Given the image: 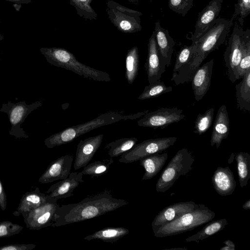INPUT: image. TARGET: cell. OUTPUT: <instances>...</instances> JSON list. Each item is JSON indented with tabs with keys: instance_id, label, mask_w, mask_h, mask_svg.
<instances>
[{
	"instance_id": "obj_1",
	"label": "cell",
	"mask_w": 250,
	"mask_h": 250,
	"mask_svg": "<svg viewBox=\"0 0 250 250\" xmlns=\"http://www.w3.org/2000/svg\"><path fill=\"white\" fill-rule=\"evenodd\" d=\"M233 20L219 18L215 19L192 44L194 52L189 61L171 79L176 85L184 84L191 78L202 62L211 52L218 49L226 41Z\"/></svg>"
},
{
	"instance_id": "obj_2",
	"label": "cell",
	"mask_w": 250,
	"mask_h": 250,
	"mask_svg": "<svg viewBox=\"0 0 250 250\" xmlns=\"http://www.w3.org/2000/svg\"><path fill=\"white\" fill-rule=\"evenodd\" d=\"M128 204L124 199L113 197L111 191L105 189L78 203L59 206L52 227H58L93 219Z\"/></svg>"
},
{
	"instance_id": "obj_3",
	"label": "cell",
	"mask_w": 250,
	"mask_h": 250,
	"mask_svg": "<svg viewBox=\"0 0 250 250\" xmlns=\"http://www.w3.org/2000/svg\"><path fill=\"white\" fill-rule=\"evenodd\" d=\"M148 112L147 110L131 115H124L123 111H108L86 123L67 127L55 133L45 139L44 142L47 148H52L70 143L78 137L98 127L122 120L137 119Z\"/></svg>"
},
{
	"instance_id": "obj_4",
	"label": "cell",
	"mask_w": 250,
	"mask_h": 250,
	"mask_svg": "<svg viewBox=\"0 0 250 250\" xmlns=\"http://www.w3.org/2000/svg\"><path fill=\"white\" fill-rule=\"evenodd\" d=\"M40 51L50 64L71 71L80 76L94 81L110 82L106 72L96 69L81 63L66 49L60 47H42Z\"/></svg>"
},
{
	"instance_id": "obj_5",
	"label": "cell",
	"mask_w": 250,
	"mask_h": 250,
	"mask_svg": "<svg viewBox=\"0 0 250 250\" xmlns=\"http://www.w3.org/2000/svg\"><path fill=\"white\" fill-rule=\"evenodd\" d=\"M215 213L204 204H199L197 208L187 212L177 219L158 228L153 229L156 237H164L179 234L192 230L212 221Z\"/></svg>"
},
{
	"instance_id": "obj_6",
	"label": "cell",
	"mask_w": 250,
	"mask_h": 250,
	"mask_svg": "<svg viewBox=\"0 0 250 250\" xmlns=\"http://www.w3.org/2000/svg\"><path fill=\"white\" fill-rule=\"evenodd\" d=\"M194 158L191 153L183 148L177 151L164 168L156 185L158 192H165L172 187L181 176H185L192 168Z\"/></svg>"
},
{
	"instance_id": "obj_7",
	"label": "cell",
	"mask_w": 250,
	"mask_h": 250,
	"mask_svg": "<svg viewBox=\"0 0 250 250\" xmlns=\"http://www.w3.org/2000/svg\"><path fill=\"white\" fill-rule=\"evenodd\" d=\"M250 41V30H243V26L237 23L233 29L224 54L229 80L234 83L238 79V66L242 58L245 47Z\"/></svg>"
},
{
	"instance_id": "obj_8",
	"label": "cell",
	"mask_w": 250,
	"mask_h": 250,
	"mask_svg": "<svg viewBox=\"0 0 250 250\" xmlns=\"http://www.w3.org/2000/svg\"><path fill=\"white\" fill-rule=\"evenodd\" d=\"M106 11L108 19L120 31L133 33L142 30L140 17L142 13L126 7L113 0H107Z\"/></svg>"
},
{
	"instance_id": "obj_9",
	"label": "cell",
	"mask_w": 250,
	"mask_h": 250,
	"mask_svg": "<svg viewBox=\"0 0 250 250\" xmlns=\"http://www.w3.org/2000/svg\"><path fill=\"white\" fill-rule=\"evenodd\" d=\"M43 103L42 100L36 101L31 104H27L24 101L13 103L8 101L2 104L0 111L8 115L11 124L9 134L17 139L28 137L21 125L23 123L28 115L33 110L41 106Z\"/></svg>"
},
{
	"instance_id": "obj_10",
	"label": "cell",
	"mask_w": 250,
	"mask_h": 250,
	"mask_svg": "<svg viewBox=\"0 0 250 250\" xmlns=\"http://www.w3.org/2000/svg\"><path fill=\"white\" fill-rule=\"evenodd\" d=\"M176 137L149 139L135 144L130 149L123 153L119 162L131 163L156 153L162 152L173 145Z\"/></svg>"
},
{
	"instance_id": "obj_11",
	"label": "cell",
	"mask_w": 250,
	"mask_h": 250,
	"mask_svg": "<svg viewBox=\"0 0 250 250\" xmlns=\"http://www.w3.org/2000/svg\"><path fill=\"white\" fill-rule=\"evenodd\" d=\"M57 201L47 197L44 204L22 216L26 227L30 229L38 230L52 227L59 207Z\"/></svg>"
},
{
	"instance_id": "obj_12",
	"label": "cell",
	"mask_w": 250,
	"mask_h": 250,
	"mask_svg": "<svg viewBox=\"0 0 250 250\" xmlns=\"http://www.w3.org/2000/svg\"><path fill=\"white\" fill-rule=\"evenodd\" d=\"M183 110L177 108L162 107L147 112L137 121L140 126L164 128L171 124L178 122L184 119Z\"/></svg>"
},
{
	"instance_id": "obj_13",
	"label": "cell",
	"mask_w": 250,
	"mask_h": 250,
	"mask_svg": "<svg viewBox=\"0 0 250 250\" xmlns=\"http://www.w3.org/2000/svg\"><path fill=\"white\" fill-rule=\"evenodd\" d=\"M145 68L149 83L160 80L162 75L166 70V65L161 61L158 54L154 31L148 40L147 56Z\"/></svg>"
},
{
	"instance_id": "obj_14",
	"label": "cell",
	"mask_w": 250,
	"mask_h": 250,
	"mask_svg": "<svg viewBox=\"0 0 250 250\" xmlns=\"http://www.w3.org/2000/svg\"><path fill=\"white\" fill-rule=\"evenodd\" d=\"M73 156L70 154L62 156L53 161L39 178L41 184H47L66 178L70 173Z\"/></svg>"
},
{
	"instance_id": "obj_15",
	"label": "cell",
	"mask_w": 250,
	"mask_h": 250,
	"mask_svg": "<svg viewBox=\"0 0 250 250\" xmlns=\"http://www.w3.org/2000/svg\"><path fill=\"white\" fill-rule=\"evenodd\" d=\"M199 204L192 201L173 204L163 209L156 216L151 223L152 230L180 217L183 214L197 208Z\"/></svg>"
},
{
	"instance_id": "obj_16",
	"label": "cell",
	"mask_w": 250,
	"mask_h": 250,
	"mask_svg": "<svg viewBox=\"0 0 250 250\" xmlns=\"http://www.w3.org/2000/svg\"><path fill=\"white\" fill-rule=\"evenodd\" d=\"M104 135L100 134L81 140L77 145L73 167L77 170L86 166L102 144Z\"/></svg>"
},
{
	"instance_id": "obj_17",
	"label": "cell",
	"mask_w": 250,
	"mask_h": 250,
	"mask_svg": "<svg viewBox=\"0 0 250 250\" xmlns=\"http://www.w3.org/2000/svg\"><path fill=\"white\" fill-rule=\"evenodd\" d=\"M82 172H72L68 176L53 184L46 191L48 198L58 200L73 195L74 189L84 181Z\"/></svg>"
},
{
	"instance_id": "obj_18",
	"label": "cell",
	"mask_w": 250,
	"mask_h": 250,
	"mask_svg": "<svg viewBox=\"0 0 250 250\" xmlns=\"http://www.w3.org/2000/svg\"><path fill=\"white\" fill-rule=\"evenodd\" d=\"M214 59L205 63L195 71L191 78L194 98L199 101L208 91L210 84Z\"/></svg>"
},
{
	"instance_id": "obj_19",
	"label": "cell",
	"mask_w": 250,
	"mask_h": 250,
	"mask_svg": "<svg viewBox=\"0 0 250 250\" xmlns=\"http://www.w3.org/2000/svg\"><path fill=\"white\" fill-rule=\"evenodd\" d=\"M224 0H211L199 13L194 33L189 38L193 42L218 16Z\"/></svg>"
},
{
	"instance_id": "obj_20",
	"label": "cell",
	"mask_w": 250,
	"mask_h": 250,
	"mask_svg": "<svg viewBox=\"0 0 250 250\" xmlns=\"http://www.w3.org/2000/svg\"><path fill=\"white\" fill-rule=\"evenodd\" d=\"M154 32L159 56L166 66L168 67L173 52L174 41L168 31L161 26L159 21L155 22Z\"/></svg>"
},
{
	"instance_id": "obj_21",
	"label": "cell",
	"mask_w": 250,
	"mask_h": 250,
	"mask_svg": "<svg viewBox=\"0 0 250 250\" xmlns=\"http://www.w3.org/2000/svg\"><path fill=\"white\" fill-rule=\"evenodd\" d=\"M211 181L216 191L223 196L231 195L236 186L233 173L229 167H218L213 173Z\"/></svg>"
},
{
	"instance_id": "obj_22",
	"label": "cell",
	"mask_w": 250,
	"mask_h": 250,
	"mask_svg": "<svg viewBox=\"0 0 250 250\" xmlns=\"http://www.w3.org/2000/svg\"><path fill=\"white\" fill-rule=\"evenodd\" d=\"M229 131V120L227 106L221 105L217 113L213 123L210 138V145L213 147L215 145L217 148L220 146L222 141L226 139Z\"/></svg>"
},
{
	"instance_id": "obj_23",
	"label": "cell",
	"mask_w": 250,
	"mask_h": 250,
	"mask_svg": "<svg viewBox=\"0 0 250 250\" xmlns=\"http://www.w3.org/2000/svg\"><path fill=\"white\" fill-rule=\"evenodd\" d=\"M47 200L45 194L42 193L38 188L35 190L26 192L21 199L17 210L13 214L16 216H24L34 209L44 204Z\"/></svg>"
},
{
	"instance_id": "obj_24",
	"label": "cell",
	"mask_w": 250,
	"mask_h": 250,
	"mask_svg": "<svg viewBox=\"0 0 250 250\" xmlns=\"http://www.w3.org/2000/svg\"><path fill=\"white\" fill-rule=\"evenodd\" d=\"M168 154L156 153L140 160V163L145 170L142 180H149L156 176L165 165Z\"/></svg>"
},
{
	"instance_id": "obj_25",
	"label": "cell",
	"mask_w": 250,
	"mask_h": 250,
	"mask_svg": "<svg viewBox=\"0 0 250 250\" xmlns=\"http://www.w3.org/2000/svg\"><path fill=\"white\" fill-rule=\"evenodd\" d=\"M128 233L129 230L124 227H107L84 237L83 239L87 241L100 239L105 242L113 243Z\"/></svg>"
},
{
	"instance_id": "obj_26",
	"label": "cell",
	"mask_w": 250,
	"mask_h": 250,
	"mask_svg": "<svg viewBox=\"0 0 250 250\" xmlns=\"http://www.w3.org/2000/svg\"><path fill=\"white\" fill-rule=\"evenodd\" d=\"M235 86L237 105L241 110L250 111V69Z\"/></svg>"
},
{
	"instance_id": "obj_27",
	"label": "cell",
	"mask_w": 250,
	"mask_h": 250,
	"mask_svg": "<svg viewBox=\"0 0 250 250\" xmlns=\"http://www.w3.org/2000/svg\"><path fill=\"white\" fill-rule=\"evenodd\" d=\"M228 222L225 218L211 221L205 226L203 229L196 233L187 237V242H195L205 239L216 233L222 230L227 225Z\"/></svg>"
},
{
	"instance_id": "obj_28",
	"label": "cell",
	"mask_w": 250,
	"mask_h": 250,
	"mask_svg": "<svg viewBox=\"0 0 250 250\" xmlns=\"http://www.w3.org/2000/svg\"><path fill=\"white\" fill-rule=\"evenodd\" d=\"M137 141L135 137L122 138L106 144L104 149L110 157H117L130 149Z\"/></svg>"
},
{
	"instance_id": "obj_29",
	"label": "cell",
	"mask_w": 250,
	"mask_h": 250,
	"mask_svg": "<svg viewBox=\"0 0 250 250\" xmlns=\"http://www.w3.org/2000/svg\"><path fill=\"white\" fill-rule=\"evenodd\" d=\"M139 55L137 46L127 51L125 58V78L129 84H132L136 79L139 70Z\"/></svg>"
},
{
	"instance_id": "obj_30",
	"label": "cell",
	"mask_w": 250,
	"mask_h": 250,
	"mask_svg": "<svg viewBox=\"0 0 250 250\" xmlns=\"http://www.w3.org/2000/svg\"><path fill=\"white\" fill-rule=\"evenodd\" d=\"M235 159L240 185L244 188L250 178V155L248 152H239L236 154Z\"/></svg>"
},
{
	"instance_id": "obj_31",
	"label": "cell",
	"mask_w": 250,
	"mask_h": 250,
	"mask_svg": "<svg viewBox=\"0 0 250 250\" xmlns=\"http://www.w3.org/2000/svg\"><path fill=\"white\" fill-rule=\"evenodd\" d=\"M114 162L112 158L99 160L90 164H88L83 167L81 171L83 175H86L92 177L101 176L107 172L110 165Z\"/></svg>"
},
{
	"instance_id": "obj_32",
	"label": "cell",
	"mask_w": 250,
	"mask_h": 250,
	"mask_svg": "<svg viewBox=\"0 0 250 250\" xmlns=\"http://www.w3.org/2000/svg\"><path fill=\"white\" fill-rule=\"evenodd\" d=\"M172 90L171 86H167L164 83L158 80L146 86L138 99L145 100L157 97L163 94L170 92Z\"/></svg>"
},
{
	"instance_id": "obj_33",
	"label": "cell",
	"mask_w": 250,
	"mask_h": 250,
	"mask_svg": "<svg viewBox=\"0 0 250 250\" xmlns=\"http://www.w3.org/2000/svg\"><path fill=\"white\" fill-rule=\"evenodd\" d=\"M93 0H69V3L76 10L77 14L86 20H95L97 14L91 6Z\"/></svg>"
},
{
	"instance_id": "obj_34",
	"label": "cell",
	"mask_w": 250,
	"mask_h": 250,
	"mask_svg": "<svg viewBox=\"0 0 250 250\" xmlns=\"http://www.w3.org/2000/svg\"><path fill=\"white\" fill-rule=\"evenodd\" d=\"M214 108H210L204 114H199L195 122L194 132L201 135L206 132L211 126L213 119Z\"/></svg>"
},
{
	"instance_id": "obj_35",
	"label": "cell",
	"mask_w": 250,
	"mask_h": 250,
	"mask_svg": "<svg viewBox=\"0 0 250 250\" xmlns=\"http://www.w3.org/2000/svg\"><path fill=\"white\" fill-rule=\"evenodd\" d=\"M250 13V0H237L234 5V11L231 18L235 20L238 16L239 24L243 26L245 18Z\"/></svg>"
},
{
	"instance_id": "obj_36",
	"label": "cell",
	"mask_w": 250,
	"mask_h": 250,
	"mask_svg": "<svg viewBox=\"0 0 250 250\" xmlns=\"http://www.w3.org/2000/svg\"><path fill=\"white\" fill-rule=\"evenodd\" d=\"M193 52V45L192 44L190 46L184 45L181 49L175 60L173 74L177 73L183 65L189 61Z\"/></svg>"
},
{
	"instance_id": "obj_37",
	"label": "cell",
	"mask_w": 250,
	"mask_h": 250,
	"mask_svg": "<svg viewBox=\"0 0 250 250\" xmlns=\"http://www.w3.org/2000/svg\"><path fill=\"white\" fill-rule=\"evenodd\" d=\"M194 0H168V5L173 12L185 16L193 6Z\"/></svg>"
},
{
	"instance_id": "obj_38",
	"label": "cell",
	"mask_w": 250,
	"mask_h": 250,
	"mask_svg": "<svg viewBox=\"0 0 250 250\" xmlns=\"http://www.w3.org/2000/svg\"><path fill=\"white\" fill-rule=\"evenodd\" d=\"M23 229V227L10 221L0 222V238L9 237L18 234Z\"/></svg>"
},
{
	"instance_id": "obj_39",
	"label": "cell",
	"mask_w": 250,
	"mask_h": 250,
	"mask_svg": "<svg viewBox=\"0 0 250 250\" xmlns=\"http://www.w3.org/2000/svg\"><path fill=\"white\" fill-rule=\"evenodd\" d=\"M250 41L246 44L243 55L238 66V79L242 78L250 69Z\"/></svg>"
},
{
	"instance_id": "obj_40",
	"label": "cell",
	"mask_w": 250,
	"mask_h": 250,
	"mask_svg": "<svg viewBox=\"0 0 250 250\" xmlns=\"http://www.w3.org/2000/svg\"><path fill=\"white\" fill-rule=\"evenodd\" d=\"M36 247L32 244H10L0 247V250H31Z\"/></svg>"
},
{
	"instance_id": "obj_41",
	"label": "cell",
	"mask_w": 250,
	"mask_h": 250,
	"mask_svg": "<svg viewBox=\"0 0 250 250\" xmlns=\"http://www.w3.org/2000/svg\"><path fill=\"white\" fill-rule=\"evenodd\" d=\"M6 196L3 185L0 179V208L4 211L6 208Z\"/></svg>"
},
{
	"instance_id": "obj_42",
	"label": "cell",
	"mask_w": 250,
	"mask_h": 250,
	"mask_svg": "<svg viewBox=\"0 0 250 250\" xmlns=\"http://www.w3.org/2000/svg\"><path fill=\"white\" fill-rule=\"evenodd\" d=\"M223 243L225 246L221 248L220 250H235V244L232 241L227 240L225 241Z\"/></svg>"
},
{
	"instance_id": "obj_43",
	"label": "cell",
	"mask_w": 250,
	"mask_h": 250,
	"mask_svg": "<svg viewBox=\"0 0 250 250\" xmlns=\"http://www.w3.org/2000/svg\"><path fill=\"white\" fill-rule=\"evenodd\" d=\"M12 3H18L21 4H28L32 2L31 0H5Z\"/></svg>"
},
{
	"instance_id": "obj_44",
	"label": "cell",
	"mask_w": 250,
	"mask_h": 250,
	"mask_svg": "<svg viewBox=\"0 0 250 250\" xmlns=\"http://www.w3.org/2000/svg\"><path fill=\"white\" fill-rule=\"evenodd\" d=\"M21 3H13V6L15 9L16 11L19 12L20 9L21 8Z\"/></svg>"
},
{
	"instance_id": "obj_45",
	"label": "cell",
	"mask_w": 250,
	"mask_h": 250,
	"mask_svg": "<svg viewBox=\"0 0 250 250\" xmlns=\"http://www.w3.org/2000/svg\"><path fill=\"white\" fill-rule=\"evenodd\" d=\"M242 208L246 210H249L250 209V200H248L242 206Z\"/></svg>"
},
{
	"instance_id": "obj_46",
	"label": "cell",
	"mask_w": 250,
	"mask_h": 250,
	"mask_svg": "<svg viewBox=\"0 0 250 250\" xmlns=\"http://www.w3.org/2000/svg\"><path fill=\"white\" fill-rule=\"evenodd\" d=\"M134 4H138L140 0H126Z\"/></svg>"
},
{
	"instance_id": "obj_47",
	"label": "cell",
	"mask_w": 250,
	"mask_h": 250,
	"mask_svg": "<svg viewBox=\"0 0 250 250\" xmlns=\"http://www.w3.org/2000/svg\"><path fill=\"white\" fill-rule=\"evenodd\" d=\"M4 38L3 36L0 34V42Z\"/></svg>"
},
{
	"instance_id": "obj_48",
	"label": "cell",
	"mask_w": 250,
	"mask_h": 250,
	"mask_svg": "<svg viewBox=\"0 0 250 250\" xmlns=\"http://www.w3.org/2000/svg\"><path fill=\"white\" fill-rule=\"evenodd\" d=\"M149 1L151 2L152 0H148Z\"/></svg>"
},
{
	"instance_id": "obj_49",
	"label": "cell",
	"mask_w": 250,
	"mask_h": 250,
	"mask_svg": "<svg viewBox=\"0 0 250 250\" xmlns=\"http://www.w3.org/2000/svg\"></svg>"
}]
</instances>
